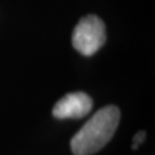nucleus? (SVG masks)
<instances>
[{
	"mask_svg": "<svg viewBox=\"0 0 155 155\" xmlns=\"http://www.w3.org/2000/svg\"><path fill=\"white\" fill-rule=\"evenodd\" d=\"M121 118L116 106L104 107L94 114L70 141L75 155H92L99 152L114 137Z\"/></svg>",
	"mask_w": 155,
	"mask_h": 155,
	"instance_id": "f257e3e1",
	"label": "nucleus"
},
{
	"mask_svg": "<svg viewBox=\"0 0 155 155\" xmlns=\"http://www.w3.org/2000/svg\"><path fill=\"white\" fill-rule=\"evenodd\" d=\"M105 41V23L95 15L83 17L74 29L72 46L83 55L90 56L95 54Z\"/></svg>",
	"mask_w": 155,
	"mask_h": 155,
	"instance_id": "f03ea898",
	"label": "nucleus"
},
{
	"mask_svg": "<svg viewBox=\"0 0 155 155\" xmlns=\"http://www.w3.org/2000/svg\"><path fill=\"white\" fill-rule=\"evenodd\" d=\"M93 107V100L84 92L68 93L55 104L53 116L56 118H82L89 114Z\"/></svg>",
	"mask_w": 155,
	"mask_h": 155,
	"instance_id": "7ed1b4c3",
	"label": "nucleus"
},
{
	"mask_svg": "<svg viewBox=\"0 0 155 155\" xmlns=\"http://www.w3.org/2000/svg\"><path fill=\"white\" fill-rule=\"evenodd\" d=\"M145 138H146V133L145 131H139L134 137H133V144H132V150H137L139 145L144 143Z\"/></svg>",
	"mask_w": 155,
	"mask_h": 155,
	"instance_id": "20e7f679",
	"label": "nucleus"
}]
</instances>
